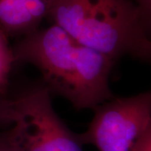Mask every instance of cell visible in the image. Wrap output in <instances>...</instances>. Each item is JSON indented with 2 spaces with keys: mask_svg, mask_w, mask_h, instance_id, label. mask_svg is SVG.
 Segmentation results:
<instances>
[{
  "mask_svg": "<svg viewBox=\"0 0 151 151\" xmlns=\"http://www.w3.org/2000/svg\"><path fill=\"white\" fill-rule=\"evenodd\" d=\"M12 50L15 62L40 70L50 94L65 98L78 110L93 109L114 97L109 77L115 60L55 24L23 36Z\"/></svg>",
  "mask_w": 151,
  "mask_h": 151,
  "instance_id": "obj_1",
  "label": "cell"
},
{
  "mask_svg": "<svg viewBox=\"0 0 151 151\" xmlns=\"http://www.w3.org/2000/svg\"><path fill=\"white\" fill-rule=\"evenodd\" d=\"M47 18L79 43L114 60H150V23L132 0H53Z\"/></svg>",
  "mask_w": 151,
  "mask_h": 151,
  "instance_id": "obj_2",
  "label": "cell"
},
{
  "mask_svg": "<svg viewBox=\"0 0 151 151\" xmlns=\"http://www.w3.org/2000/svg\"><path fill=\"white\" fill-rule=\"evenodd\" d=\"M92 110L88 129L77 136L82 145H92L98 151H132L137 141L151 130L150 92L114 97Z\"/></svg>",
  "mask_w": 151,
  "mask_h": 151,
  "instance_id": "obj_3",
  "label": "cell"
},
{
  "mask_svg": "<svg viewBox=\"0 0 151 151\" xmlns=\"http://www.w3.org/2000/svg\"><path fill=\"white\" fill-rule=\"evenodd\" d=\"M20 113L21 151H83L77 134L60 119L45 87L14 99Z\"/></svg>",
  "mask_w": 151,
  "mask_h": 151,
  "instance_id": "obj_4",
  "label": "cell"
},
{
  "mask_svg": "<svg viewBox=\"0 0 151 151\" xmlns=\"http://www.w3.org/2000/svg\"><path fill=\"white\" fill-rule=\"evenodd\" d=\"M53 0H0V27L8 36L23 37L40 28Z\"/></svg>",
  "mask_w": 151,
  "mask_h": 151,
  "instance_id": "obj_5",
  "label": "cell"
},
{
  "mask_svg": "<svg viewBox=\"0 0 151 151\" xmlns=\"http://www.w3.org/2000/svg\"><path fill=\"white\" fill-rule=\"evenodd\" d=\"M14 63L13 50L9 43L8 35L0 27V97H7L9 87V75Z\"/></svg>",
  "mask_w": 151,
  "mask_h": 151,
  "instance_id": "obj_6",
  "label": "cell"
},
{
  "mask_svg": "<svg viewBox=\"0 0 151 151\" xmlns=\"http://www.w3.org/2000/svg\"><path fill=\"white\" fill-rule=\"evenodd\" d=\"M21 124L0 130V151H21Z\"/></svg>",
  "mask_w": 151,
  "mask_h": 151,
  "instance_id": "obj_7",
  "label": "cell"
},
{
  "mask_svg": "<svg viewBox=\"0 0 151 151\" xmlns=\"http://www.w3.org/2000/svg\"><path fill=\"white\" fill-rule=\"evenodd\" d=\"M20 118L14 99L0 97V130L10 128Z\"/></svg>",
  "mask_w": 151,
  "mask_h": 151,
  "instance_id": "obj_8",
  "label": "cell"
},
{
  "mask_svg": "<svg viewBox=\"0 0 151 151\" xmlns=\"http://www.w3.org/2000/svg\"><path fill=\"white\" fill-rule=\"evenodd\" d=\"M132 151H151V130L145 133L137 141Z\"/></svg>",
  "mask_w": 151,
  "mask_h": 151,
  "instance_id": "obj_9",
  "label": "cell"
},
{
  "mask_svg": "<svg viewBox=\"0 0 151 151\" xmlns=\"http://www.w3.org/2000/svg\"><path fill=\"white\" fill-rule=\"evenodd\" d=\"M136 5L139 8L143 15L148 22H151V0H134Z\"/></svg>",
  "mask_w": 151,
  "mask_h": 151,
  "instance_id": "obj_10",
  "label": "cell"
}]
</instances>
